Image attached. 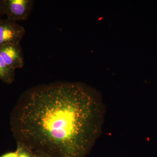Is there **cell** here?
Returning a JSON list of instances; mask_svg holds the SVG:
<instances>
[{"instance_id": "5", "label": "cell", "mask_w": 157, "mask_h": 157, "mask_svg": "<svg viewBox=\"0 0 157 157\" xmlns=\"http://www.w3.org/2000/svg\"><path fill=\"white\" fill-rule=\"evenodd\" d=\"M15 71L6 64L0 54V79L6 84H11L15 78Z\"/></svg>"}, {"instance_id": "6", "label": "cell", "mask_w": 157, "mask_h": 157, "mask_svg": "<svg viewBox=\"0 0 157 157\" xmlns=\"http://www.w3.org/2000/svg\"><path fill=\"white\" fill-rule=\"evenodd\" d=\"M17 149L18 150V157H32L27 149L17 146Z\"/></svg>"}, {"instance_id": "2", "label": "cell", "mask_w": 157, "mask_h": 157, "mask_svg": "<svg viewBox=\"0 0 157 157\" xmlns=\"http://www.w3.org/2000/svg\"><path fill=\"white\" fill-rule=\"evenodd\" d=\"M33 0H4L5 14L7 19L17 22L26 20L33 8Z\"/></svg>"}, {"instance_id": "3", "label": "cell", "mask_w": 157, "mask_h": 157, "mask_svg": "<svg viewBox=\"0 0 157 157\" xmlns=\"http://www.w3.org/2000/svg\"><path fill=\"white\" fill-rule=\"evenodd\" d=\"M25 33L24 28L17 22L7 18L0 19V46L20 44Z\"/></svg>"}, {"instance_id": "9", "label": "cell", "mask_w": 157, "mask_h": 157, "mask_svg": "<svg viewBox=\"0 0 157 157\" xmlns=\"http://www.w3.org/2000/svg\"><path fill=\"white\" fill-rule=\"evenodd\" d=\"M0 19H1V18H0Z\"/></svg>"}, {"instance_id": "8", "label": "cell", "mask_w": 157, "mask_h": 157, "mask_svg": "<svg viewBox=\"0 0 157 157\" xmlns=\"http://www.w3.org/2000/svg\"><path fill=\"white\" fill-rule=\"evenodd\" d=\"M5 15L4 10V0H0V18L2 16Z\"/></svg>"}, {"instance_id": "4", "label": "cell", "mask_w": 157, "mask_h": 157, "mask_svg": "<svg viewBox=\"0 0 157 157\" xmlns=\"http://www.w3.org/2000/svg\"><path fill=\"white\" fill-rule=\"evenodd\" d=\"M20 44L0 46V54L6 64L15 70L21 69L24 66L23 52Z\"/></svg>"}, {"instance_id": "1", "label": "cell", "mask_w": 157, "mask_h": 157, "mask_svg": "<svg viewBox=\"0 0 157 157\" xmlns=\"http://www.w3.org/2000/svg\"><path fill=\"white\" fill-rule=\"evenodd\" d=\"M101 107L90 90L57 82L23 93L10 125L18 146L55 157H83L98 137Z\"/></svg>"}, {"instance_id": "7", "label": "cell", "mask_w": 157, "mask_h": 157, "mask_svg": "<svg viewBox=\"0 0 157 157\" xmlns=\"http://www.w3.org/2000/svg\"><path fill=\"white\" fill-rule=\"evenodd\" d=\"M18 150H17L16 151L11 152L8 153L6 154L3 155L0 157H18Z\"/></svg>"}]
</instances>
